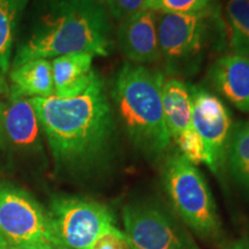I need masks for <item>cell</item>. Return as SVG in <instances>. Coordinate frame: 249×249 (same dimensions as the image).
<instances>
[{
  "label": "cell",
  "mask_w": 249,
  "mask_h": 249,
  "mask_svg": "<svg viewBox=\"0 0 249 249\" xmlns=\"http://www.w3.org/2000/svg\"><path fill=\"white\" fill-rule=\"evenodd\" d=\"M30 102L58 169L86 172L110 157L117 124L105 83L97 73L76 97L53 95Z\"/></svg>",
  "instance_id": "obj_1"
},
{
  "label": "cell",
  "mask_w": 249,
  "mask_h": 249,
  "mask_svg": "<svg viewBox=\"0 0 249 249\" xmlns=\"http://www.w3.org/2000/svg\"><path fill=\"white\" fill-rule=\"evenodd\" d=\"M111 27L101 0H42L27 34L14 50L12 66L70 53L105 57Z\"/></svg>",
  "instance_id": "obj_2"
},
{
  "label": "cell",
  "mask_w": 249,
  "mask_h": 249,
  "mask_svg": "<svg viewBox=\"0 0 249 249\" xmlns=\"http://www.w3.org/2000/svg\"><path fill=\"white\" fill-rule=\"evenodd\" d=\"M164 76L139 64L127 62L118 71L112 101L130 142L149 157L166 151L171 135L163 110Z\"/></svg>",
  "instance_id": "obj_3"
},
{
  "label": "cell",
  "mask_w": 249,
  "mask_h": 249,
  "mask_svg": "<svg viewBox=\"0 0 249 249\" xmlns=\"http://www.w3.org/2000/svg\"><path fill=\"white\" fill-rule=\"evenodd\" d=\"M219 13L211 7L195 14L161 13L157 17L160 55L173 74L197 71Z\"/></svg>",
  "instance_id": "obj_4"
},
{
  "label": "cell",
  "mask_w": 249,
  "mask_h": 249,
  "mask_svg": "<svg viewBox=\"0 0 249 249\" xmlns=\"http://www.w3.org/2000/svg\"><path fill=\"white\" fill-rule=\"evenodd\" d=\"M163 172L165 189L180 217L198 234H214L219 220L203 174L180 152L167 158Z\"/></svg>",
  "instance_id": "obj_5"
},
{
  "label": "cell",
  "mask_w": 249,
  "mask_h": 249,
  "mask_svg": "<svg viewBox=\"0 0 249 249\" xmlns=\"http://www.w3.org/2000/svg\"><path fill=\"white\" fill-rule=\"evenodd\" d=\"M0 230L5 240L14 247H62L52 229L49 213L29 193L7 183H0Z\"/></svg>",
  "instance_id": "obj_6"
},
{
  "label": "cell",
  "mask_w": 249,
  "mask_h": 249,
  "mask_svg": "<svg viewBox=\"0 0 249 249\" xmlns=\"http://www.w3.org/2000/svg\"><path fill=\"white\" fill-rule=\"evenodd\" d=\"M48 213L55 236L68 249H91L103 233L116 226L107 205L76 196H57Z\"/></svg>",
  "instance_id": "obj_7"
},
{
  "label": "cell",
  "mask_w": 249,
  "mask_h": 249,
  "mask_svg": "<svg viewBox=\"0 0 249 249\" xmlns=\"http://www.w3.org/2000/svg\"><path fill=\"white\" fill-rule=\"evenodd\" d=\"M124 234L136 249H200L185 230L160 208L147 203L124 207Z\"/></svg>",
  "instance_id": "obj_8"
},
{
  "label": "cell",
  "mask_w": 249,
  "mask_h": 249,
  "mask_svg": "<svg viewBox=\"0 0 249 249\" xmlns=\"http://www.w3.org/2000/svg\"><path fill=\"white\" fill-rule=\"evenodd\" d=\"M192 93V124L202 139L205 164L218 174L226 164L233 129L232 117L223 101L201 86H189Z\"/></svg>",
  "instance_id": "obj_9"
},
{
  "label": "cell",
  "mask_w": 249,
  "mask_h": 249,
  "mask_svg": "<svg viewBox=\"0 0 249 249\" xmlns=\"http://www.w3.org/2000/svg\"><path fill=\"white\" fill-rule=\"evenodd\" d=\"M117 38L121 52L134 64L151 62L160 57L157 15L151 9L120 21Z\"/></svg>",
  "instance_id": "obj_10"
},
{
  "label": "cell",
  "mask_w": 249,
  "mask_h": 249,
  "mask_svg": "<svg viewBox=\"0 0 249 249\" xmlns=\"http://www.w3.org/2000/svg\"><path fill=\"white\" fill-rule=\"evenodd\" d=\"M4 132L6 147L23 154L42 151L43 130L30 99L8 97L5 104Z\"/></svg>",
  "instance_id": "obj_11"
},
{
  "label": "cell",
  "mask_w": 249,
  "mask_h": 249,
  "mask_svg": "<svg viewBox=\"0 0 249 249\" xmlns=\"http://www.w3.org/2000/svg\"><path fill=\"white\" fill-rule=\"evenodd\" d=\"M213 89L239 111L249 113V59L239 54L218 58L209 70Z\"/></svg>",
  "instance_id": "obj_12"
},
{
  "label": "cell",
  "mask_w": 249,
  "mask_h": 249,
  "mask_svg": "<svg viewBox=\"0 0 249 249\" xmlns=\"http://www.w3.org/2000/svg\"><path fill=\"white\" fill-rule=\"evenodd\" d=\"M95 55L91 53H70L51 60L54 96L73 98L88 88L96 71L92 68Z\"/></svg>",
  "instance_id": "obj_13"
},
{
  "label": "cell",
  "mask_w": 249,
  "mask_h": 249,
  "mask_svg": "<svg viewBox=\"0 0 249 249\" xmlns=\"http://www.w3.org/2000/svg\"><path fill=\"white\" fill-rule=\"evenodd\" d=\"M8 97L46 98L54 95L52 65L49 59H35L9 70Z\"/></svg>",
  "instance_id": "obj_14"
},
{
  "label": "cell",
  "mask_w": 249,
  "mask_h": 249,
  "mask_svg": "<svg viewBox=\"0 0 249 249\" xmlns=\"http://www.w3.org/2000/svg\"><path fill=\"white\" fill-rule=\"evenodd\" d=\"M163 110L171 139L174 140L192 124V93L189 86L182 81L164 80L161 89Z\"/></svg>",
  "instance_id": "obj_15"
},
{
  "label": "cell",
  "mask_w": 249,
  "mask_h": 249,
  "mask_svg": "<svg viewBox=\"0 0 249 249\" xmlns=\"http://www.w3.org/2000/svg\"><path fill=\"white\" fill-rule=\"evenodd\" d=\"M29 0H0V74L11 70L15 40Z\"/></svg>",
  "instance_id": "obj_16"
},
{
  "label": "cell",
  "mask_w": 249,
  "mask_h": 249,
  "mask_svg": "<svg viewBox=\"0 0 249 249\" xmlns=\"http://www.w3.org/2000/svg\"><path fill=\"white\" fill-rule=\"evenodd\" d=\"M226 164L236 185L249 193V121L233 124Z\"/></svg>",
  "instance_id": "obj_17"
},
{
  "label": "cell",
  "mask_w": 249,
  "mask_h": 249,
  "mask_svg": "<svg viewBox=\"0 0 249 249\" xmlns=\"http://www.w3.org/2000/svg\"><path fill=\"white\" fill-rule=\"evenodd\" d=\"M225 9L233 51L249 59V0H227Z\"/></svg>",
  "instance_id": "obj_18"
},
{
  "label": "cell",
  "mask_w": 249,
  "mask_h": 249,
  "mask_svg": "<svg viewBox=\"0 0 249 249\" xmlns=\"http://www.w3.org/2000/svg\"><path fill=\"white\" fill-rule=\"evenodd\" d=\"M179 148V152L193 165H197L207 161V155L202 139L194 127L186 129L174 139Z\"/></svg>",
  "instance_id": "obj_19"
},
{
  "label": "cell",
  "mask_w": 249,
  "mask_h": 249,
  "mask_svg": "<svg viewBox=\"0 0 249 249\" xmlns=\"http://www.w3.org/2000/svg\"><path fill=\"white\" fill-rule=\"evenodd\" d=\"M214 0H156L151 11L161 13L195 14L213 7Z\"/></svg>",
  "instance_id": "obj_20"
},
{
  "label": "cell",
  "mask_w": 249,
  "mask_h": 249,
  "mask_svg": "<svg viewBox=\"0 0 249 249\" xmlns=\"http://www.w3.org/2000/svg\"><path fill=\"white\" fill-rule=\"evenodd\" d=\"M150 0H107V7L111 17L120 21L149 9Z\"/></svg>",
  "instance_id": "obj_21"
},
{
  "label": "cell",
  "mask_w": 249,
  "mask_h": 249,
  "mask_svg": "<svg viewBox=\"0 0 249 249\" xmlns=\"http://www.w3.org/2000/svg\"><path fill=\"white\" fill-rule=\"evenodd\" d=\"M132 245L126 234L112 226L96 240L91 249H130Z\"/></svg>",
  "instance_id": "obj_22"
},
{
  "label": "cell",
  "mask_w": 249,
  "mask_h": 249,
  "mask_svg": "<svg viewBox=\"0 0 249 249\" xmlns=\"http://www.w3.org/2000/svg\"><path fill=\"white\" fill-rule=\"evenodd\" d=\"M4 117H5V103L0 101V149L6 147L5 132H4Z\"/></svg>",
  "instance_id": "obj_23"
},
{
  "label": "cell",
  "mask_w": 249,
  "mask_h": 249,
  "mask_svg": "<svg viewBox=\"0 0 249 249\" xmlns=\"http://www.w3.org/2000/svg\"><path fill=\"white\" fill-rule=\"evenodd\" d=\"M226 249H249V239H239L227 246Z\"/></svg>",
  "instance_id": "obj_24"
},
{
  "label": "cell",
  "mask_w": 249,
  "mask_h": 249,
  "mask_svg": "<svg viewBox=\"0 0 249 249\" xmlns=\"http://www.w3.org/2000/svg\"><path fill=\"white\" fill-rule=\"evenodd\" d=\"M8 82L6 81L5 76L2 74H0V96L1 95H8Z\"/></svg>",
  "instance_id": "obj_25"
},
{
  "label": "cell",
  "mask_w": 249,
  "mask_h": 249,
  "mask_svg": "<svg viewBox=\"0 0 249 249\" xmlns=\"http://www.w3.org/2000/svg\"><path fill=\"white\" fill-rule=\"evenodd\" d=\"M7 245H8V242L5 240L4 235H2V233H1V230H0V249H5Z\"/></svg>",
  "instance_id": "obj_26"
},
{
  "label": "cell",
  "mask_w": 249,
  "mask_h": 249,
  "mask_svg": "<svg viewBox=\"0 0 249 249\" xmlns=\"http://www.w3.org/2000/svg\"><path fill=\"white\" fill-rule=\"evenodd\" d=\"M5 249H22V248H18V247H14V246H12V245H7L6 246V248Z\"/></svg>",
  "instance_id": "obj_27"
},
{
  "label": "cell",
  "mask_w": 249,
  "mask_h": 249,
  "mask_svg": "<svg viewBox=\"0 0 249 249\" xmlns=\"http://www.w3.org/2000/svg\"><path fill=\"white\" fill-rule=\"evenodd\" d=\"M155 1H156V0H150V1H149V9L151 8V6H152V4H154Z\"/></svg>",
  "instance_id": "obj_28"
},
{
  "label": "cell",
  "mask_w": 249,
  "mask_h": 249,
  "mask_svg": "<svg viewBox=\"0 0 249 249\" xmlns=\"http://www.w3.org/2000/svg\"><path fill=\"white\" fill-rule=\"evenodd\" d=\"M57 249H68V248H66V247H64V246H62V247H59V248H57Z\"/></svg>",
  "instance_id": "obj_29"
},
{
  "label": "cell",
  "mask_w": 249,
  "mask_h": 249,
  "mask_svg": "<svg viewBox=\"0 0 249 249\" xmlns=\"http://www.w3.org/2000/svg\"><path fill=\"white\" fill-rule=\"evenodd\" d=\"M130 249H136V248H134V247H133V246H132V248H130Z\"/></svg>",
  "instance_id": "obj_30"
}]
</instances>
